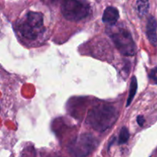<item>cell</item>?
<instances>
[{
    "instance_id": "2",
    "label": "cell",
    "mask_w": 157,
    "mask_h": 157,
    "mask_svg": "<svg viewBox=\"0 0 157 157\" xmlns=\"http://www.w3.org/2000/svg\"><path fill=\"white\" fill-rule=\"evenodd\" d=\"M17 30L25 39L35 41L44 32L43 15L38 12H27L17 22Z\"/></svg>"
},
{
    "instance_id": "6",
    "label": "cell",
    "mask_w": 157,
    "mask_h": 157,
    "mask_svg": "<svg viewBox=\"0 0 157 157\" xmlns=\"http://www.w3.org/2000/svg\"><path fill=\"white\" fill-rule=\"evenodd\" d=\"M157 22L156 18L150 15L147 19V36L149 41L153 45H157Z\"/></svg>"
},
{
    "instance_id": "9",
    "label": "cell",
    "mask_w": 157,
    "mask_h": 157,
    "mask_svg": "<svg viewBox=\"0 0 157 157\" xmlns=\"http://www.w3.org/2000/svg\"><path fill=\"white\" fill-rule=\"evenodd\" d=\"M136 90H137V81H136V77H133L131 79V82H130V94H129L128 99L127 101V107H128L131 104L132 101H133V98L136 93Z\"/></svg>"
},
{
    "instance_id": "7",
    "label": "cell",
    "mask_w": 157,
    "mask_h": 157,
    "mask_svg": "<svg viewBox=\"0 0 157 157\" xmlns=\"http://www.w3.org/2000/svg\"><path fill=\"white\" fill-rule=\"evenodd\" d=\"M119 16V11L117 9L113 6H110L104 10L102 20L104 23L108 24L109 25H114L117 22Z\"/></svg>"
},
{
    "instance_id": "10",
    "label": "cell",
    "mask_w": 157,
    "mask_h": 157,
    "mask_svg": "<svg viewBox=\"0 0 157 157\" xmlns=\"http://www.w3.org/2000/svg\"><path fill=\"white\" fill-rule=\"evenodd\" d=\"M129 137H130V133H129L127 127H124L121 130V133L119 135V139H118V144H127L128 141Z\"/></svg>"
},
{
    "instance_id": "12",
    "label": "cell",
    "mask_w": 157,
    "mask_h": 157,
    "mask_svg": "<svg viewBox=\"0 0 157 157\" xmlns=\"http://www.w3.org/2000/svg\"><path fill=\"white\" fill-rule=\"evenodd\" d=\"M144 122H145V121H144V118L143 116H139L137 117V123L139 124V125L140 126V127H143L144 124Z\"/></svg>"
},
{
    "instance_id": "3",
    "label": "cell",
    "mask_w": 157,
    "mask_h": 157,
    "mask_svg": "<svg viewBox=\"0 0 157 157\" xmlns=\"http://www.w3.org/2000/svg\"><path fill=\"white\" fill-rule=\"evenodd\" d=\"M107 33L121 54L124 56H133L135 55L136 44L128 29L114 25L107 28Z\"/></svg>"
},
{
    "instance_id": "4",
    "label": "cell",
    "mask_w": 157,
    "mask_h": 157,
    "mask_svg": "<svg viewBox=\"0 0 157 157\" xmlns=\"http://www.w3.org/2000/svg\"><path fill=\"white\" fill-rule=\"evenodd\" d=\"M61 9L63 16L71 21L84 19L90 12V5L86 0H63Z\"/></svg>"
},
{
    "instance_id": "11",
    "label": "cell",
    "mask_w": 157,
    "mask_h": 157,
    "mask_svg": "<svg viewBox=\"0 0 157 157\" xmlns=\"http://www.w3.org/2000/svg\"><path fill=\"white\" fill-rule=\"evenodd\" d=\"M150 78L155 84H157V67L151 71L150 74Z\"/></svg>"
},
{
    "instance_id": "1",
    "label": "cell",
    "mask_w": 157,
    "mask_h": 157,
    "mask_svg": "<svg viewBox=\"0 0 157 157\" xmlns=\"http://www.w3.org/2000/svg\"><path fill=\"white\" fill-rule=\"evenodd\" d=\"M118 117L116 107L109 104H101L90 110L86 122L94 130L102 133L115 124Z\"/></svg>"
},
{
    "instance_id": "5",
    "label": "cell",
    "mask_w": 157,
    "mask_h": 157,
    "mask_svg": "<svg viewBox=\"0 0 157 157\" xmlns=\"http://www.w3.org/2000/svg\"><path fill=\"white\" fill-rule=\"evenodd\" d=\"M98 140L90 133H83L77 136L68 145V152L75 156H86L98 147Z\"/></svg>"
},
{
    "instance_id": "8",
    "label": "cell",
    "mask_w": 157,
    "mask_h": 157,
    "mask_svg": "<svg viewBox=\"0 0 157 157\" xmlns=\"http://www.w3.org/2000/svg\"><path fill=\"white\" fill-rule=\"evenodd\" d=\"M150 9L149 0H137L136 2V9L140 16L147 15Z\"/></svg>"
}]
</instances>
